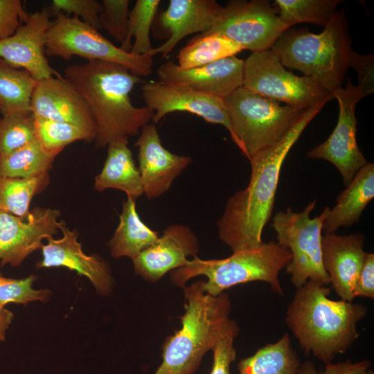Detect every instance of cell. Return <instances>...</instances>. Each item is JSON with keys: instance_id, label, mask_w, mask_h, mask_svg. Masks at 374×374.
<instances>
[{"instance_id": "cell-21", "label": "cell", "mask_w": 374, "mask_h": 374, "mask_svg": "<svg viewBox=\"0 0 374 374\" xmlns=\"http://www.w3.org/2000/svg\"><path fill=\"white\" fill-rule=\"evenodd\" d=\"M364 236L361 233L322 236L323 268L332 289L341 300L353 302V287L362 267L366 252Z\"/></svg>"}, {"instance_id": "cell-39", "label": "cell", "mask_w": 374, "mask_h": 374, "mask_svg": "<svg viewBox=\"0 0 374 374\" xmlns=\"http://www.w3.org/2000/svg\"><path fill=\"white\" fill-rule=\"evenodd\" d=\"M353 68L357 73L358 84L364 97L374 92V55H362L356 52L350 53L348 68Z\"/></svg>"}, {"instance_id": "cell-37", "label": "cell", "mask_w": 374, "mask_h": 374, "mask_svg": "<svg viewBox=\"0 0 374 374\" xmlns=\"http://www.w3.org/2000/svg\"><path fill=\"white\" fill-rule=\"evenodd\" d=\"M50 15L59 13L69 16L73 14L84 23L98 30L101 29L99 17L103 10L101 2L96 0H53L48 9Z\"/></svg>"}, {"instance_id": "cell-5", "label": "cell", "mask_w": 374, "mask_h": 374, "mask_svg": "<svg viewBox=\"0 0 374 374\" xmlns=\"http://www.w3.org/2000/svg\"><path fill=\"white\" fill-rule=\"evenodd\" d=\"M270 50L283 66L300 71L332 93L342 87L353 51L344 11L336 10L319 34L285 30Z\"/></svg>"}, {"instance_id": "cell-18", "label": "cell", "mask_w": 374, "mask_h": 374, "mask_svg": "<svg viewBox=\"0 0 374 374\" xmlns=\"http://www.w3.org/2000/svg\"><path fill=\"white\" fill-rule=\"evenodd\" d=\"M60 230L62 238H49L48 243L43 244L42 260L36 264V267H66L87 277L98 294H109L114 280L107 262L96 254L87 255L82 251L76 230H70L66 224Z\"/></svg>"}, {"instance_id": "cell-31", "label": "cell", "mask_w": 374, "mask_h": 374, "mask_svg": "<svg viewBox=\"0 0 374 374\" xmlns=\"http://www.w3.org/2000/svg\"><path fill=\"white\" fill-rule=\"evenodd\" d=\"M160 2V0L136 1L130 11L127 36L121 48L134 55L150 54L153 47L150 33Z\"/></svg>"}, {"instance_id": "cell-8", "label": "cell", "mask_w": 374, "mask_h": 374, "mask_svg": "<svg viewBox=\"0 0 374 374\" xmlns=\"http://www.w3.org/2000/svg\"><path fill=\"white\" fill-rule=\"evenodd\" d=\"M46 55L68 60L79 56L87 60L123 66L133 74L147 77L152 72L153 57L134 55L116 46L99 31L77 17L59 13L48 30Z\"/></svg>"}, {"instance_id": "cell-4", "label": "cell", "mask_w": 374, "mask_h": 374, "mask_svg": "<svg viewBox=\"0 0 374 374\" xmlns=\"http://www.w3.org/2000/svg\"><path fill=\"white\" fill-rule=\"evenodd\" d=\"M203 280L184 287L185 312L181 328L163 346L162 362L154 374H193L204 355L222 338L238 335L236 322L229 318L231 303L224 292H205Z\"/></svg>"}, {"instance_id": "cell-16", "label": "cell", "mask_w": 374, "mask_h": 374, "mask_svg": "<svg viewBox=\"0 0 374 374\" xmlns=\"http://www.w3.org/2000/svg\"><path fill=\"white\" fill-rule=\"evenodd\" d=\"M244 60L235 55L189 69L168 60L157 69L158 81L188 87L224 99L242 87Z\"/></svg>"}, {"instance_id": "cell-32", "label": "cell", "mask_w": 374, "mask_h": 374, "mask_svg": "<svg viewBox=\"0 0 374 374\" xmlns=\"http://www.w3.org/2000/svg\"><path fill=\"white\" fill-rule=\"evenodd\" d=\"M341 0H276L280 21L289 28L308 22L325 26L336 12Z\"/></svg>"}, {"instance_id": "cell-22", "label": "cell", "mask_w": 374, "mask_h": 374, "mask_svg": "<svg viewBox=\"0 0 374 374\" xmlns=\"http://www.w3.org/2000/svg\"><path fill=\"white\" fill-rule=\"evenodd\" d=\"M223 7L215 0H170L160 15L161 27L167 30L168 39L153 48L152 56H167L184 37L193 33L208 32L217 22Z\"/></svg>"}, {"instance_id": "cell-26", "label": "cell", "mask_w": 374, "mask_h": 374, "mask_svg": "<svg viewBox=\"0 0 374 374\" xmlns=\"http://www.w3.org/2000/svg\"><path fill=\"white\" fill-rule=\"evenodd\" d=\"M300 359L285 333L278 341L259 348L238 364L240 374H297Z\"/></svg>"}, {"instance_id": "cell-43", "label": "cell", "mask_w": 374, "mask_h": 374, "mask_svg": "<svg viewBox=\"0 0 374 374\" xmlns=\"http://www.w3.org/2000/svg\"><path fill=\"white\" fill-rule=\"evenodd\" d=\"M14 315L12 312L8 309L0 308V341H4L6 338V330L11 324Z\"/></svg>"}, {"instance_id": "cell-29", "label": "cell", "mask_w": 374, "mask_h": 374, "mask_svg": "<svg viewBox=\"0 0 374 374\" xmlns=\"http://www.w3.org/2000/svg\"><path fill=\"white\" fill-rule=\"evenodd\" d=\"M55 157L35 139L21 148L0 154V176L29 178L48 173Z\"/></svg>"}, {"instance_id": "cell-14", "label": "cell", "mask_w": 374, "mask_h": 374, "mask_svg": "<svg viewBox=\"0 0 374 374\" xmlns=\"http://www.w3.org/2000/svg\"><path fill=\"white\" fill-rule=\"evenodd\" d=\"M145 107L154 112L157 123L175 112H186L208 123L220 124L231 131L227 109L222 98L198 92L186 87L150 81L141 87Z\"/></svg>"}, {"instance_id": "cell-30", "label": "cell", "mask_w": 374, "mask_h": 374, "mask_svg": "<svg viewBox=\"0 0 374 374\" xmlns=\"http://www.w3.org/2000/svg\"><path fill=\"white\" fill-rule=\"evenodd\" d=\"M48 182V173L29 178L0 176V211L28 217L33 198L42 192Z\"/></svg>"}, {"instance_id": "cell-6", "label": "cell", "mask_w": 374, "mask_h": 374, "mask_svg": "<svg viewBox=\"0 0 374 374\" xmlns=\"http://www.w3.org/2000/svg\"><path fill=\"white\" fill-rule=\"evenodd\" d=\"M291 258L285 247L274 241L262 242L256 247L233 253L223 259L202 260L195 256L184 267L172 271L171 279L183 287L190 278L204 276L207 280H203L204 290L212 296L236 285L263 281L274 292L283 296L278 276Z\"/></svg>"}, {"instance_id": "cell-41", "label": "cell", "mask_w": 374, "mask_h": 374, "mask_svg": "<svg viewBox=\"0 0 374 374\" xmlns=\"http://www.w3.org/2000/svg\"><path fill=\"white\" fill-rule=\"evenodd\" d=\"M237 335L230 334L217 341L212 349L213 362L210 374H230V365L235 359L233 341Z\"/></svg>"}, {"instance_id": "cell-19", "label": "cell", "mask_w": 374, "mask_h": 374, "mask_svg": "<svg viewBox=\"0 0 374 374\" xmlns=\"http://www.w3.org/2000/svg\"><path fill=\"white\" fill-rule=\"evenodd\" d=\"M199 251V242L187 226L166 227L151 246L132 259L135 273L147 281L155 283L170 271L184 267Z\"/></svg>"}, {"instance_id": "cell-11", "label": "cell", "mask_w": 374, "mask_h": 374, "mask_svg": "<svg viewBox=\"0 0 374 374\" xmlns=\"http://www.w3.org/2000/svg\"><path fill=\"white\" fill-rule=\"evenodd\" d=\"M289 28L269 1H230L208 32L224 35L251 52L271 48Z\"/></svg>"}, {"instance_id": "cell-15", "label": "cell", "mask_w": 374, "mask_h": 374, "mask_svg": "<svg viewBox=\"0 0 374 374\" xmlns=\"http://www.w3.org/2000/svg\"><path fill=\"white\" fill-rule=\"evenodd\" d=\"M48 9L30 13L8 39L0 40V59L27 71L36 80L60 75L49 64L46 44L52 21Z\"/></svg>"}, {"instance_id": "cell-2", "label": "cell", "mask_w": 374, "mask_h": 374, "mask_svg": "<svg viewBox=\"0 0 374 374\" xmlns=\"http://www.w3.org/2000/svg\"><path fill=\"white\" fill-rule=\"evenodd\" d=\"M64 78L80 93L96 126V148L134 136L152 121L154 112L134 106L130 93L141 81L125 67L100 61L73 64L65 68Z\"/></svg>"}, {"instance_id": "cell-9", "label": "cell", "mask_w": 374, "mask_h": 374, "mask_svg": "<svg viewBox=\"0 0 374 374\" xmlns=\"http://www.w3.org/2000/svg\"><path fill=\"white\" fill-rule=\"evenodd\" d=\"M315 204V200L310 202L301 212L287 207L285 211L275 214L272 220L277 242L291 253V260L285 267L296 288L308 280L325 285L330 283L321 252L323 223L330 208L326 207L319 215L311 218Z\"/></svg>"}, {"instance_id": "cell-35", "label": "cell", "mask_w": 374, "mask_h": 374, "mask_svg": "<svg viewBox=\"0 0 374 374\" xmlns=\"http://www.w3.org/2000/svg\"><path fill=\"white\" fill-rule=\"evenodd\" d=\"M37 278L35 275L19 279L6 278L0 272V308L11 303L27 305L37 301L46 302L51 292L35 289L33 285Z\"/></svg>"}, {"instance_id": "cell-44", "label": "cell", "mask_w": 374, "mask_h": 374, "mask_svg": "<svg viewBox=\"0 0 374 374\" xmlns=\"http://www.w3.org/2000/svg\"><path fill=\"white\" fill-rule=\"evenodd\" d=\"M361 374H374L373 371L368 369L367 371H364V373Z\"/></svg>"}, {"instance_id": "cell-25", "label": "cell", "mask_w": 374, "mask_h": 374, "mask_svg": "<svg viewBox=\"0 0 374 374\" xmlns=\"http://www.w3.org/2000/svg\"><path fill=\"white\" fill-rule=\"evenodd\" d=\"M158 233L148 227L141 220L135 200L127 198L119 215V223L108 243L112 256L115 258L126 256L132 260L142 251L154 243Z\"/></svg>"}, {"instance_id": "cell-13", "label": "cell", "mask_w": 374, "mask_h": 374, "mask_svg": "<svg viewBox=\"0 0 374 374\" xmlns=\"http://www.w3.org/2000/svg\"><path fill=\"white\" fill-rule=\"evenodd\" d=\"M57 209L36 207L27 218L0 211V262L17 267L32 253L42 249L43 240L52 238L65 224Z\"/></svg>"}, {"instance_id": "cell-33", "label": "cell", "mask_w": 374, "mask_h": 374, "mask_svg": "<svg viewBox=\"0 0 374 374\" xmlns=\"http://www.w3.org/2000/svg\"><path fill=\"white\" fill-rule=\"evenodd\" d=\"M35 133L41 145L56 156L70 143L78 141L92 142L96 136V134L76 125L35 117Z\"/></svg>"}, {"instance_id": "cell-20", "label": "cell", "mask_w": 374, "mask_h": 374, "mask_svg": "<svg viewBox=\"0 0 374 374\" xmlns=\"http://www.w3.org/2000/svg\"><path fill=\"white\" fill-rule=\"evenodd\" d=\"M30 112L35 118L71 123L97 134L84 100L62 75L37 81L31 98Z\"/></svg>"}, {"instance_id": "cell-10", "label": "cell", "mask_w": 374, "mask_h": 374, "mask_svg": "<svg viewBox=\"0 0 374 374\" xmlns=\"http://www.w3.org/2000/svg\"><path fill=\"white\" fill-rule=\"evenodd\" d=\"M242 87L299 110L334 99L312 78L285 69L270 49L252 52L244 60Z\"/></svg>"}, {"instance_id": "cell-17", "label": "cell", "mask_w": 374, "mask_h": 374, "mask_svg": "<svg viewBox=\"0 0 374 374\" xmlns=\"http://www.w3.org/2000/svg\"><path fill=\"white\" fill-rule=\"evenodd\" d=\"M143 193L155 199L167 192L175 179L192 162L190 157L174 154L162 143L156 125H145L135 143Z\"/></svg>"}, {"instance_id": "cell-7", "label": "cell", "mask_w": 374, "mask_h": 374, "mask_svg": "<svg viewBox=\"0 0 374 374\" xmlns=\"http://www.w3.org/2000/svg\"><path fill=\"white\" fill-rule=\"evenodd\" d=\"M223 100L229 118L231 138L249 160L280 141L304 112L280 105L278 102L242 87Z\"/></svg>"}, {"instance_id": "cell-40", "label": "cell", "mask_w": 374, "mask_h": 374, "mask_svg": "<svg viewBox=\"0 0 374 374\" xmlns=\"http://www.w3.org/2000/svg\"><path fill=\"white\" fill-rule=\"evenodd\" d=\"M371 362L364 359L357 362L350 360L332 364H326L325 369L318 372L311 361H306L300 364L297 374H361L369 369Z\"/></svg>"}, {"instance_id": "cell-38", "label": "cell", "mask_w": 374, "mask_h": 374, "mask_svg": "<svg viewBox=\"0 0 374 374\" xmlns=\"http://www.w3.org/2000/svg\"><path fill=\"white\" fill-rule=\"evenodd\" d=\"M29 14L20 0H0V40L13 35Z\"/></svg>"}, {"instance_id": "cell-27", "label": "cell", "mask_w": 374, "mask_h": 374, "mask_svg": "<svg viewBox=\"0 0 374 374\" xmlns=\"http://www.w3.org/2000/svg\"><path fill=\"white\" fill-rule=\"evenodd\" d=\"M243 50L224 35L206 32L192 38L179 51L177 64L181 69H189L234 56Z\"/></svg>"}, {"instance_id": "cell-24", "label": "cell", "mask_w": 374, "mask_h": 374, "mask_svg": "<svg viewBox=\"0 0 374 374\" xmlns=\"http://www.w3.org/2000/svg\"><path fill=\"white\" fill-rule=\"evenodd\" d=\"M94 188L120 190L134 200L143 194L139 168L128 147V139L116 140L107 145V155L101 172L96 177Z\"/></svg>"}, {"instance_id": "cell-28", "label": "cell", "mask_w": 374, "mask_h": 374, "mask_svg": "<svg viewBox=\"0 0 374 374\" xmlns=\"http://www.w3.org/2000/svg\"><path fill=\"white\" fill-rule=\"evenodd\" d=\"M36 80L27 71L15 68L0 59V112L2 115L30 111Z\"/></svg>"}, {"instance_id": "cell-42", "label": "cell", "mask_w": 374, "mask_h": 374, "mask_svg": "<svg viewBox=\"0 0 374 374\" xmlns=\"http://www.w3.org/2000/svg\"><path fill=\"white\" fill-rule=\"evenodd\" d=\"M353 295L374 299V254L366 252L364 262L356 279Z\"/></svg>"}, {"instance_id": "cell-23", "label": "cell", "mask_w": 374, "mask_h": 374, "mask_svg": "<svg viewBox=\"0 0 374 374\" xmlns=\"http://www.w3.org/2000/svg\"><path fill=\"white\" fill-rule=\"evenodd\" d=\"M329 208L323 223L325 234L334 233L339 228L349 227L357 222L374 197V164L367 163L355 175Z\"/></svg>"}, {"instance_id": "cell-3", "label": "cell", "mask_w": 374, "mask_h": 374, "mask_svg": "<svg viewBox=\"0 0 374 374\" xmlns=\"http://www.w3.org/2000/svg\"><path fill=\"white\" fill-rule=\"evenodd\" d=\"M330 288L308 280L288 305L286 323L304 355L325 364L345 353L359 336L357 323L367 314L360 303L328 298Z\"/></svg>"}, {"instance_id": "cell-34", "label": "cell", "mask_w": 374, "mask_h": 374, "mask_svg": "<svg viewBox=\"0 0 374 374\" xmlns=\"http://www.w3.org/2000/svg\"><path fill=\"white\" fill-rule=\"evenodd\" d=\"M35 139V116L30 111L11 112L0 118V154L21 148Z\"/></svg>"}, {"instance_id": "cell-36", "label": "cell", "mask_w": 374, "mask_h": 374, "mask_svg": "<svg viewBox=\"0 0 374 374\" xmlns=\"http://www.w3.org/2000/svg\"><path fill=\"white\" fill-rule=\"evenodd\" d=\"M103 10L100 14V28L121 44L125 40L128 19L129 0H103Z\"/></svg>"}, {"instance_id": "cell-12", "label": "cell", "mask_w": 374, "mask_h": 374, "mask_svg": "<svg viewBox=\"0 0 374 374\" xmlns=\"http://www.w3.org/2000/svg\"><path fill=\"white\" fill-rule=\"evenodd\" d=\"M339 105L336 127L329 137L308 153V157L324 159L332 163L339 171L344 184L347 186L356 173L368 162L359 149L356 139L357 120L355 107L364 97L357 86L349 78L345 87L332 93Z\"/></svg>"}, {"instance_id": "cell-1", "label": "cell", "mask_w": 374, "mask_h": 374, "mask_svg": "<svg viewBox=\"0 0 374 374\" xmlns=\"http://www.w3.org/2000/svg\"><path fill=\"white\" fill-rule=\"evenodd\" d=\"M325 105L304 110L280 141L249 160L251 167L249 184L229 199L217 223L220 240L233 253L262 244V231L271 216L284 160L305 128Z\"/></svg>"}]
</instances>
